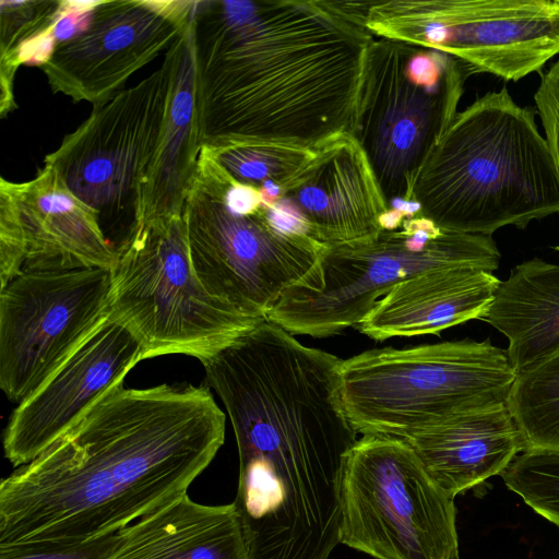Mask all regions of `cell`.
<instances>
[{"mask_svg":"<svg viewBox=\"0 0 559 559\" xmlns=\"http://www.w3.org/2000/svg\"><path fill=\"white\" fill-rule=\"evenodd\" d=\"M500 280L468 266L436 269L394 285L356 325L374 341L439 334L479 319Z\"/></svg>","mask_w":559,"mask_h":559,"instance_id":"18","label":"cell"},{"mask_svg":"<svg viewBox=\"0 0 559 559\" xmlns=\"http://www.w3.org/2000/svg\"><path fill=\"white\" fill-rule=\"evenodd\" d=\"M534 99L545 139L559 171V59L542 79Z\"/></svg>","mask_w":559,"mask_h":559,"instance_id":"27","label":"cell"},{"mask_svg":"<svg viewBox=\"0 0 559 559\" xmlns=\"http://www.w3.org/2000/svg\"><path fill=\"white\" fill-rule=\"evenodd\" d=\"M405 441L452 498L500 475L525 450L507 403L459 415Z\"/></svg>","mask_w":559,"mask_h":559,"instance_id":"19","label":"cell"},{"mask_svg":"<svg viewBox=\"0 0 559 559\" xmlns=\"http://www.w3.org/2000/svg\"><path fill=\"white\" fill-rule=\"evenodd\" d=\"M174 55L136 85L120 91L67 134L44 164L97 212L106 237L122 246L142 223L144 192L162 142ZM112 243V242H111ZM117 248V249H118Z\"/></svg>","mask_w":559,"mask_h":559,"instance_id":"10","label":"cell"},{"mask_svg":"<svg viewBox=\"0 0 559 559\" xmlns=\"http://www.w3.org/2000/svg\"><path fill=\"white\" fill-rule=\"evenodd\" d=\"M338 540L374 559H459L456 508L402 439L362 435L347 454Z\"/></svg>","mask_w":559,"mask_h":559,"instance_id":"11","label":"cell"},{"mask_svg":"<svg viewBox=\"0 0 559 559\" xmlns=\"http://www.w3.org/2000/svg\"><path fill=\"white\" fill-rule=\"evenodd\" d=\"M181 216L190 260L204 288L238 310L265 319L316 265L323 245L236 181L201 145Z\"/></svg>","mask_w":559,"mask_h":559,"instance_id":"5","label":"cell"},{"mask_svg":"<svg viewBox=\"0 0 559 559\" xmlns=\"http://www.w3.org/2000/svg\"><path fill=\"white\" fill-rule=\"evenodd\" d=\"M500 476L509 490L559 528V450L524 451Z\"/></svg>","mask_w":559,"mask_h":559,"instance_id":"25","label":"cell"},{"mask_svg":"<svg viewBox=\"0 0 559 559\" xmlns=\"http://www.w3.org/2000/svg\"><path fill=\"white\" fill-rule=\"evenodd\" d=\"M478 320L508 340L516 373L551 355L559 347V264L533 258L513 266Z\"/></svg>","mask_w":559,"mask_h":559,"instance_id":"22","label":"cell"},{"mask_svg":"<svg viewBox=\"0 0 559 559\" xmlns=\"http://www.w3.org/2000/svg\"><path fill=\"white\" fill-rule=\"evenodd\" d=\"M501 253L491 236L442 229L418 212L353 242L323 245L316 265L288 287L265 319L293 335L326 337L357 325L394 285L453 266L495 272Z\"/></svg>","mask_w":559,"mask_h":559,"instance_id":"7","label":"cell"},{"mask_svg":"<svg viewBox=\"0 0 559 559\" xmlns=\"http://www.w3.org/2000/svg\"><path fill=\"white\" fill-rule=\"evenodd\" d=\"M469 75L444 52L383 37L371 41L349 134L389 209L413 201L418 175L459 112Z\"/></svg>","mask_w":559,"mask_h":559,"instance_id":"8","label":"cell"},{"mask_svg":"<svg viewBox=\"0 0 559 559\" xmlns=\"http://www.w3.org/2000/svg\"><path fill=\"white\" fill-rule=\"evenodd\" d=\"M61 0L0 1V58L53 26Z\"/></svg>","mask_w":559,"mask_h":559,"instance_id":"26","label":"cell"},{"mask_svg":"<svg viewBox=\"0 0 559 559\" xmlns=\"http://www.w3.org/2000/svg\"><path fill=\"white\" fill-rule=\"evenodd\" d=\"M342 361L264 319L201 362L230 419L239 466L344 469L358 432L344 407Z\"/></svg>","mask_w":559,"mask_h":559,"instance_id":"3","label":"cell"},{"mask_svg":"<svg viewBox=\"0 0 559 559\" xmlns=\"http://www.w3.org/2000/svg\"><path fill=\"white\" fill-rule=\"evenodd\" d=\"M273 207L322 245L376 236L389 211L366 155L350 134L316 150L306 167L280 189Z\"/></svg>","mask_w":559,"mask_h":559,"instance_id":"17","label":"cell"},{"mask_svg":"<svg viewBox=\"0 0 559 559\" xmlns=\"http://www.w3.org/2000/svg\"><path fill=\"white\" fill-rule=\"evenodd\" d=\"M195 1L105 0L88 25L40 67L50 90L99 106L168 50L193 20Z\"/></svg>","mask_w":559,"mask_h":559,"instance_id":"14","label":"cell"},{"mask_svg":"<svg viewBox=\"0 0 559 559\" xmlns=\"http://www.w3.org/2000/svg\"><path fill=\"white\" fill-rule=\"evenodd\" d=\"M210 389L104 393L0 484V550L80 545L116 534L187 493L225 440Z\"/></svg>","mask_w":559,"mask_h":559,"instance_id":"1","label":"cell"},{"mask_svg":"<svg viewBox=\"0 0 559 559\" xmlns=\"http://www.w3.org/2000/svg\"><path fill=\"white\" fill-rule=\"evenodd\" d=\"M116 538L107 559H251L236 504L205 506L187 493Z\"/></svg>","mask_w":559,"mask_h":559,"instance_id":"20","label":"cell"},{"mask_svg":"<svg viewBox=\"0 0 559 559\" xmlns=\"http://www.w3.org/2000/svg\"><path fill=\"white\" fill-rule=\"evenodd\" d=\"M413 201L442 229L484 236L559 213V171L535 112L506 87L459 111L420 170Z\"/></svg>","mask_w":559,"mask_h":559,"instance_id":"4","label":"cell"},{"mask_svg":"<svg viewBox=\"0 0 559 559\" xmlns=\"http://www.w3.org/2000/svg\"><path fill=\"white\" fill-rule=\"evenodd\" d=\"M193 35L201 145L318 150L350 133L374 36L333 1H195Z\"/></svg>","mask_w":559,"mask_h":559,"instance_id":"2","label":"cell"},{"mask_svg":"<svg viewBox=\"0 0 559 559\" xmlns=\"http://www.w3.org/2000/svg\"><path fill=\"white\" fill-rule=\"evenodd\" d=\"M141 360L139 341L109 317L68 362L17 404L4 431L5 457L15 467L36 459L98 397L122 385Z\"/></svg>","mask_w":559,"mask_h":559,"instance_id":"16","label":"cell"},{"mask_svg":"<svg viewBox=\"0 0 559 559\" xmlns=\"http://www.w3.org/2000/svg\"><path fill=\"white\" fill-rule=\"evenodd\" d=\"M346 415L358 433L407 440L467 412L507 403L516 371L489 338L374 348L341 364Z\"/></svg>","mask_w":559,"mask_h":559,"instance_id":"6","label":"cell"},{"mask_svg":"<svg viewBox=\"0 0 559 559\" xmlns=\"http://www.w3.org/2000/svg\"><path fill=\"white\" fill-rule=\"evenodd\" d=\"M102 267L29 266L0 289V388L22 403L109 319Z\"/></svg>","mask_w":559,"mask_h":559,"instance_id":"13","label":"cell"},{"mask_svg":"<svg viewBox=\"0 0 559 559\" xmlns=\"http://www.w3.org/2000/svg\"><path fill=\"white\" fill-rule=\"evenodd\" d=\"M170 48L171 93L162 142L144 192L142 223L181 215L201 150L193 20Z\"/></svg>","mask_w":559,"mask_h":559,"instance_id":"21","label":"cell"},{"mask_svg":"<svg viewBox=\"0 0 559 559\" xmlns=\"http://www.w3.org/2000/svg\"><path fill=\"white\" fill-rule=\"evenodd\" d=\"M116 539V534H112L90 543L68 547L0 550V559H107Z\"/></svg>","mask_w":559,"mask_h":559,"instance_id":"28","label":"cell"},{"mask_svg":"<svg viewBox=\"0 0 559 559\" xmlns=\"http://www.w3.org/2000/svg\"><path fill=\"white\" fill-rule=\"evenodd\" d=\"M118 249L99 216L49 165L25 182L0 179V283L29 266L111 270Z\"/></svg>","mask_w":559,"mask_h":559,"instance_id":"15","label":"cell"},{"mask_svg":"<svg viewBox=\"0 0 559 559\" xmlns=\"http://www.w3.org/2000/svg\"><path fill=\"white\" fill-rule=\"evenodd\" d=\"M210 150L214 158L236 181L257 190L266 187L281 189L300 173L316 154V150L271 143L233 144Z\"/></svg>","mask_w":559,"mask_h":559,"instance_id":"24","label":"cell"},{"mask_svg":"<svg viewBox=\"0 0 559 559\" xmlns=\"http://www.w3.org/2000/svg\"><path fill=\"white\" fill-rule=\"evenodd\" d=\"M364 26L374 37L450 55L469 74L506 81L559 55V0L371 1Z\"/></svg>","mask_w":559,"mask_h":559,"instance_id":"12","label":"cell"},{"mask_svg":"<svg viewBox=\"0 0 559 559\" xmlns=\"http://www.w3.org/2000/svg\"><path fill=\"white\" fill-rule=\"evenodd\" d=\"M110 318L139 341L143 358L207 360L262 320L211 295L197 276L181 215L143 222L110 270Z\"/></svg>","mask_w":559,"mask_h":559,"instance_id":"9","label":"cell"},{"mask_svg":"<svg viewBox=\"0 0 559 559\" xmlns=\"http://www.w3.org/2000/svg\"><path fill=\"white\" fill-rule=\"evenodd\" d=\"M507 404L524 451L559 450V347L516 374Z\"/></svg>","mask_w":559,"mask_h":559,"instance_id":"23","label":"cell"}]
</instances>
